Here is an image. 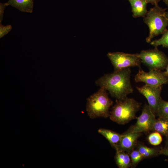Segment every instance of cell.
Masks as SVG:
<instances>
[{
	"label": "cell",
	"instance_id": "4",
	"mask_svg": "<svg viewBox=\"0 0 168 168\" xmlns=\"http://www.w3.org/2000/svg\"><path fill=\"white\" fill-rule=\"evenodd\" d=\"M166 10L155 5L143 17V21L149 29V35L146 39L147 42H150L153 38L162 34L167 29L168 19L165 15Z\"/></svg>",
	"mask_w": 168,
	"mask_h": 168
},
{
	"label": "cell",
	"instance_id": "17",
	"mask_svg": "<svg viewBox=\"0 0 168 168\" xmlns=\"http://www.w3.org/2000/svg\"><path fill=\"white\" fill-rule=\"evenodd\" d=\"M156 115L159 117L168 119V102L161 99L157 110Z\"/></svg>",
	"mask_w": 168,
	"mask_h": 168
},
{
	"label": "cell",
	"instance_id": "1",
	"mask_svg": "<svg viewBox=\"0 0 168 168\" xmlns=\"http://www.w3.org/2000/svg\"><path fill=\"white\" fill-rule=\"evenodd\" d=\"M131 73L129 68L114 71L112 73L105 74L95 83L100 87H104L117 100L122 99L133 91L130 81Z\"/></svg>",
	"mask_w": 168,
	"mask_h": 168
},
{
	"label": "cell",
	"instance_id": "21",
	"mask_svg": "<svg viewBox=\"0 0 168 168\" xmlns=\"http://www.w3.org/2000/svg\"><path fill=\"white\" fill-rule=\"evenodd\" d=\"M12 29V26L10 25L6 26L3 25L1 23L0 24V38L3 37L7 34Z\"/></svg>",
	"mask_w": 168,
	"mask_h": 168
},
{
	"label": "cell",
	"instance_id": "10",
	"mask_svg": "<svg viewBox=\"0 0 168 168\" xmlns=\"http://www.w3.org/2000/svg\"><path fill=\"white\" fill-rule=\"evenodd\" d=\"M141 134V133L133 132L132 127L122 134L119 142L113 147L116 150L125 151L129 154L137 146V140Z\"/></svg>",
	"mask_w": 168,
	"mask_h": 168
},
{
	"label": "cell",
	"instance_id": "15",
	"mask_svg": "<svg viewBox=\"0 0 168 168\" xmlns=\"http://www.w3.org/2000/svg\"><path fill=\"white\" fill-rule=\"evenodd\" d=\"M152 131L166 137L168 135V119L159 117L156 119Z\"/></svg>",
	"mask_w": 168,
	"mask_h": 168
},
{
	"label": "cell",
	"instance_id": "7",
	"mask_svg": "<svg viewBox=\"0 0 168 168\" xmlns=\"http://www.w3.org/2000/svg\"><path fill=\"white\" fill-rule=\"evenodd\" d=\"M134 80L150 86H159L168 84V77L165 72L161 70L152 69L146 72L140 69L135 77Z\"/></svg>",
	"mask_w": 168,
	"mask_h": 168
},
{
	"label": "cell",
	"instance_id": "27",
	"mask_svg": "<svg viewBox=\"0 0 168 168\" xmlns=\"http://www.w3.org/2000/svg\"><path fill=\"white\" fill-rule=\"evenodd\" d=\"M165 3L168 7V0H163Z\"/></svg>",
	"mask_w": 168,
	"mask_h": 168
},
{
	"label": "cell",
	"instance_id": "16",
	"mask_svg": "<svg viewBox=\"0 0 168 168\" xmlns=\"http://www.w3.org/2000/svg\"><path fill=\"white\" fill-rule=\"evenodd\" d=\"M137 149L144 158L152 157L160 154V150L157 148L149 147L142 144H138Z\"/></svg>",
	"mask_w": 168,
	"mask_h": 168
},
{
	"label": "cell",
	"instance_id": "23",
	"mask_svg": "<svg viewBox=\"0 0 168 168\" xmlns=\"http://www.w3.org/2000/svg\"><path fill=\"white\" fill-rule=\"evenodd\" d=\"M160 154H163L168 156V148L165 147L160 150Z\"/></svg>",
	"mask_w": 168,
	"mask_h": 168
},
{
	"label": "cell",
	"instance_id": "26",
	"mask_svg": "<svg viewBox=\"0 0 168 168\" xmlns=\"http://www.w3.org/2000/svg\"><path fill=\"white\" fill-rule=\"evenodd\" d=\"M166 137V141L165 147L168 148V135Z\"/></svg>",
	"mask_w": 168,
	"mask_h": 168
},
{
	"label": "cell",
	"instance_id": "9",
	"mask_svg": "<svg viewBox=\"0 0 168 168\" xmlns=\"http://www.w3.org/2000/svg\"><path fill=\"white\" fill-rule=\"evenodd\" d=\"M162 85L151 86L145 84L136 87L139 92L147 99L151 110L156 115L160 101L161 99V94Z\"/></svg>",
	"mask_w": 168,
	"mask_h": 168
},
{
	"label": "cell",
	"instance_id": "5",
	"mask_svg": "<svg viewBox=\"0 0 168 168\" xmlns=\"http://www.w3.org/2000/svg\"><path fill=\"white\" fill-rule=\"evenodd\" d=\"M141 62L149 68L150 70H162L165 69L168 62V57L157 47L152 49L142 51L138 53Z\"/></svg>",
	"mask_w": 168,
	"mask_h": 168
},
{
	"label": "cell",
	"instance_id": "11",
	"mask_svg": "<svg viewBox=\"0 0 168 168\" xmlns=\"http://www.w3.org/2000/svg\"><path fill=\"white\" fill-rule=\"evenodd\" d=\"M132 8L134 17H144L147 12V3L144 0H128Z\"/></svg>",
	"mask_w": 168,
	"mask_h": 168
},
{
	"label": "cell",
	"instance_id": "20",
	"mask_svg": "<svg viewBox=\"0 0 168 168\" xmlns=\"http://www.w3.org/2000/svg\"><path fill=\"white\" fill-rule=\"evenodd\" d=\"M148 139L149 142L151 144L156 146L160 144L162 141L161 134L156 132H154L150 134Z\"/></svg>",
	"mask_w": 168,
	"mask_h": 168
},
{
	"label": "cell",
	"instance_id": "13",
	"mask_svg": "<svg viewBox=\"0 0 168 168\" xmlns=\"http://www.w3.org/2000/svg\"><path fill=\"white\" fill-rule=\"evenodd\" d=\"M114 159L119 168H128L132 166L129 155L125 151L116 150Z\"/></svg>",
	"mask_w": 168,
	"mask_h": 168
},
{
	"label": "cell",
	"instance_id": "28",
	"mask_svg": "<svg viewBox=\"0 0 168 168\" xmlns=\"http://www.w3.org/2000/svg\"><path fill=\"white\" fill-rule=\"evenodd\" d=\"M165 15L166 16V17L168 19V12H166Z\"/></svg>",
	"mask_w": 168,
	"mask_h": 168
},
{
	"label": "cell",
	"instance_id": "22",
	"mask_svg": "<svg viewBox=\"0 0 168 168\" xmlns=\"http://www.w3.org/2000/svg\"><path fill=\"white\" fill-rule=\"evenodd\" d=\"M7 6L6 3H0V22L1 23L3 19L4 10L6 7Z\"/></svg>",
	"mask_w": 168,
	"mask_h": 168
},
{
	"label": "cell",
	"instance_id": "14",
	"mask_svg": "<svg viewBox=\"0 0 168 168\" xmlns=\"http://www.w3.org/2000/svg\"><path fill=\"white\" fill-rule=\"evenodd\" d=\"M98 132L105 138L113 147L118 143L122 136V134L105 128H100Z\"/></svg>",
	"mask_w": 168,
	"mask_h": 168
},
{
	"label": "cell",
	"instance_id": "12",
	"mask_svg": "<svg viewBox=\"0 0 168 168\" xmlns=\"http://www.w3.org/2000/svg\"><path fill=\"white\" fill-rule=\"evenodd\" d=\"M23 12L32 13L34 7V0H8L6 3Z\"/></svg>",
	"mask_w": 168,
	"mask_h": 168
},
{
	"label": "cell",
	"instance_id": "6",
	"mask_svg": "<svg viewBox=\"0 0 168 168\" xmlns=\"http://www.w3.org/2000/svg\"><path fill=\"white\" fill-rule=\"evenodd\" d=\"M107 56L112 63L114 71L131 67H140L142 63L138 53L130 54L122 52H109Z\"/></svg>",
	"mask_w": 168,
	"mask_h": 168
},
{
	"label": "cell",
	"instance_id": "25",
	"mask_svg": "<svg viewBox=\"0 0 168 168\" xmlns=\"http://www.w3.org/2000/svg\"><path fill=\"white\" fill-rule=\"evenodd\" d=\"M165 69L166 71H165V72L167 76L168 77V62Z\"/></svg>",
	"mask_w": 168,
	"mask_h": 168
},
{
	"label": "cell",
	"instance_id": "2",
	"mask_svg": "<svg viewBox=\"0 0 168 168\" xmlns=\"http://www.w3.org/2000/svg\"><path fill=\"white\" fill-rule=\"evenodd\" d=\"M113 102L109 97L107 90L100 87L87 99L86 111L91 119L109 116V110Z\"/></svg>",
	"mask_w": 168,
	"mask_h": 168
},
{
	"label": "cell",
	"instance_id": "24",
	"mask_svg": "<svg viewBox=\"0 0 168 168\" xmlns=\"http://www.w3.org/2000/svg\"><path fill=\"white\" fill-rule=\"evenodd\" d=\"M147 3H151L152 5H155L158 4V2L160 0H144Z\"/></svg>",
	"mask_w": 168,
	"mask_h": 168
},
{
	"label": "cell",
	"instance_id": "3",
	"mask_svg": "<svg viewBox=\"0 0 168 168\" xmlns=\"http://www.w3.org/2000/svg\"><path fill=\"white\" fill-rule=\"evenodd\" d=\"M141 105L134 99L127 97L117 100L110 112V118L118 124H126L136 118V113L140 109Z\"/></svg>",
	"mask_w": 168,
	"mask_h": 168
},
{
	"label": "cell",
	"instance_id": "8",
	"mask_svg": "<svg viewBox=\"0 0 168 168\" xmlns=\"http://www.w3.org/2000/svg\"><path fill=\"white\" fill-rule=\"evenodd\" d=\"M155 116L149 105L146 104L140 115L136 118L137 122L132 127L133 131L141 133L152 131L156 119Z\"/></svg>",
	"mask_w": 168,
	"mask_h": 168
},
{
	"label": "cell",
	"instance_id": "18",
	"mask_svg": "<svg viewBox=\"0 0 168 168\" xmlns=\"http://www.w3.org/2000/svg\"><path fill=\"white\" fill-rule=\"evenodd\" d=\"M162 34L160 38L151 41V44L155 47L162 45L164 47L168 48V30L166 29Z\"/></svg>",
	"mask_w": 168,
	"mask_h": 168
},
{
	"label": "cell",
	"instance_id": "19",
	"mask_svg": "<svg viewBox=\"0 0 168 168\" xmlns=\"http://www.w3.org/2000/svg\"><path fill=\"white\" fill-rule=\"evenodd\" d=\"M132 162V166H136L144 158L138 151L133 150L129 154Z\"/></svg>",
	"mask_w": 168,
	"mask_h": 168
}]
</instances>
